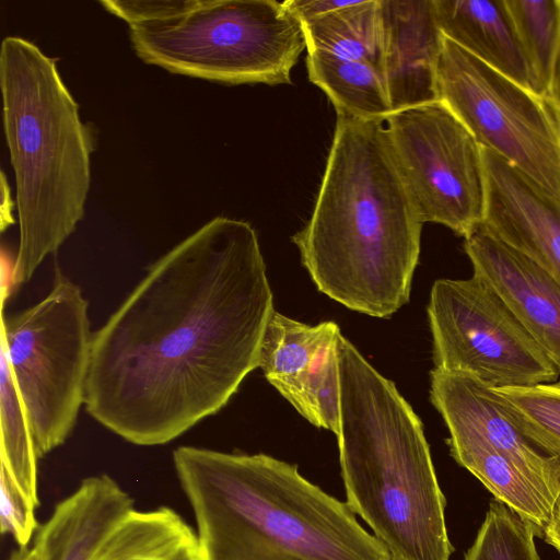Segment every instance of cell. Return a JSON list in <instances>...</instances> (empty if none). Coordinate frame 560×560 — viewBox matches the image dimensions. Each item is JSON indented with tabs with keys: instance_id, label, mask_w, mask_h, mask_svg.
Returning <instances> with one entry per match:
<instances>
[{
	"instance_id": "6da1fadb",
	"label": "cell",
	"mask_w": 560,
	"mask_h": 560,
	"mask_svg": "<svg viewBox=\"0 0 560 560\" xmlns=\"http://www.w3.org/2000/svg\"><path fill=\"white\" fill-rule=\"evenodd\" d=\"M273 311L253 226L208 221L93 332L86 412L132 444L170 443L221 410L258 368Z\"/></svg>"
},
{
	"instance_id": "7a4b0ae2",
	"label": "cell",
	"mask_w": 560,
	"mask_h": 560,
	"mask_svg": "<svg viewBox=\"0 0 560 560\" xmlns=\"http://www.w3.org/2000/svg\"><path fill=\"white\" fill-rule=\"evenodd\" d=\"M422 225L384 119L337 113L313 213L292 236L317 289L352 311L390 316L409 301Z\"/></svg>"
},
{
	"instance_id": "3957f363",
	"label": "cell",
	"mask_w": 560,
	"mask_h": 560,
	"mask_svg": "<svg viewBox=\"0 0 560 560\" xmlns=\"http://www.w3.org/2000/svg\"><path fill=\"white\" fill-rule=\"evenodd\" d=\"M202 560H392L346 502L266 454L173 453Z\"/></svg>"
},
{
	"instance_id": "277c9868",
	"label": "cell",
	"mask_w": 560,
	"mask_h": 560,
	"mask_svg": "<svg viewBox=\"0 0 560 560\" xmlns=\"http://www.w3.org/2000/svg\"><path fill=\"white\" fill-rule=\"evenodd\" d=\"M340 431L347 505L392 560H450L454 550L422 423L395 384L341 334Z\"/></svg>"
},
{
	"instance_id": "5b68a950",
	"label": "cell",
	"mask_w": 560,
	"mask_h": 560,
	"mask_svg": "<svg viewBox=\"0 0 560 560\" xmlns=\"http://www.w3.org/2000/svg\"><path fill=\"white\" fill-rule=\"evenodd\" d=\"M0 86L20 225L12 279L20 285L82 220L94 139L56 61L32 42L2 40Z\"/></svg>"
},
{
	"instance_id": "8992f818",
	"label": "cell",
	"mask_w": 560,
	"mask_h": 560,
	"mask_svg": "<svg viewBox=\"0 0 560 560\" xmlns=\"http://www.w3.org/2000/svg\"><path fill=\"white\" fill-rule=\"evenodd\" d=\"M129 37L148 65L225 84H291L306 49L302 22L273 0H201L173 20L129 26Z\"/></svg>"
},
{
	"instance_id": "52a82bcc",
	"label": "cell",
	"mask_w": 560,
	"mask_h": 560,
	"mask_svg": "<svg viewBox=\"0 0 560 560\" xmlns=\"http://www.w3.org/2000/svg\"><path fill=\"white\" fill-rule=\"evenodd\" d=\"M89 303L57 268L37 304L1 316V350L24 405L38 458L65 443L85 402L93 332Z\"/></svg>"
},
{
	"instance_id": "ba28073f",
	"label": "cell",
	"mask_w": 560,
	"mask_h": 560,
	"mask_svg": "<svg viewBox=\"0 0 560 560\" xmlns=\"http://www.w3.org/2000/svg\"><path fill=\"white\" fill-rule=\"evenodd\" d=\"M430 375L452 457L494 499L542 528L560 493V462L523 432L495 388L462 374L433 369Z\"/></svg>"
},
{
	"instance_id": "9c48e42d",
	"label": "cell",
	"mask_w": 560,
	"mask_h": 560,
	"mask_svg": "<svg viewBox=\"0 0 560 560\" xmlns=\"http://www.w3.org/2000/svg\"><path fill=\"white\" fill-rule=\"evenodd\" d=\"M436 91L477 142L560 205V110L444 36Z\"/></svg>"
},
{
	"instance_id": "30bf717a",
	"label": "cell",
	"mask_w": 560,
	"mask_h": 560,
	"mask_svg": "<svg viewBox=\"0 0 560 560\" xmlns=\"http://www.w3.org/2000/svg\"><path fill=\"white\" fill-rule=\"evenodd\" d=\"M428 316L434 370L495 389L555 383L560 376L505 300L477 273L436 280Z\"/></svg>"
},
{
	"instance_id": "8fae6325",
	"label": "cell",
	"mask_w": 560,
	"mask_h": 560,
	"mask_svg": "<svg viewBox=\"0 0 560 560\" xmlns=\"http://www.w3.org/2000/svg\"><path fill=\"white\" fill-rule=\"evenodd\" d=\"M384 121L394 160L422 222L468 236L485 217L481 145L441 101L390 113Z\"/></svg>"
},
{
	"instance_id": "7c38bea8",
	"label": "cell",
	"mask_w": 560,
	"mask_h": 560,
	"mask_svg": "<svg viewBox=\"0 0 560 560\" xmlns=\"http://www.w3.org/2000/svg\"><path fill=\"white\" fill-rule=\"evenodd\" d=\"M302 24L308 79L326 93L336 113L385 119L392 109L380 1L354 0Z\"/></svg>"
},
{
	"instance_id": "4fadbf2b",
	"label": "cell",
	"mask_w": 560,
	"mask_h": 560,
	"mask_svg": "<svg viewBox=\"0 0 560 560\" xmlns=\"http://www.w3.org/2000/svg\"><path fill=\"white\" fill-rule=\"evenodd\" d=\"M339 327L315 326L276 311L267 324L258 368L267 381L317 428L340 431Z\"/></svg>"
},
{
	"instance_id": "5bb4252c",
	"label": "cell",
	"mask_w": 560,
	"mask_h": 560,
	"mask_svg": "<svg viewBox=\"0 0 560 560\" xmlns=\"http://www.w3.org/2000/svg\"><path fill=\"white\" fill-rule=\"evenodd\" d=\"M481 153L486 183L482 225L560 284V205L491 150L481 147Z\"/></svg>"
},
{
	"instance_id": "9a60e30c",
	"label": "cell",
	"mask_w": 560,
	"mask_h": 560,
	"mask_svg": "<svg viewBox=\"0 0 560 560\" xmlns=\"http://www.w3.org/2000/svg\"><path fill=\"white\" fill-rule=\"evenodd\" d=\"M464 240L474 273L500 293L560 372V284L527 256L490 234L482 223Z\"/></svg>"
},
{
	"instance_id": "2e32d148",
	"label": "cell",
	"mask_w": 560,
	"mask_h": 560,
	"mask_svg": "<svg viewBox=\"0 0 560 560\" xmlns=\"http://www.w3.org/2000/svg\"><path fill=\"white\" fill-rule=\"evenodd\" d=\"M378 1L392 113L439 101L436 70L444 35L433 0Z\"/></svg>"
},
{
	"instance_id": "e0dca14e",
	"label": "cell",
	"mask_w": 560,
	"mask_h": 560,
	"mask_svg": "<svg viewBox=\"0 0 560 560\" xmlns=\"http://www.w3.org/2000/svg\"><path fill=\"white\" fill-rule=\"evenodd\" d=\"M135 510L133 499L106 474L83 479L38 527L42 560H92L109 533Z\"/></svg>"
},
{
	"instance_id": "ac0fdd59",
	"label": "cell",
	"mask_w": 560,
	"mask_h": 560,
	"mask_svg": "<svg viewBox=\"0 0 560 560\" xmlns=\"http://www.w3.org/2000/svg\"><path fill=\"white\" fill-rule=\"evenodd\" d=\"M433 4L445 37L493 70L539 94L503 0H433Z\"/></svg>"
},
{
	"instance_id": "d6986e66",
	"label": "cell",
	"mask_w": 560,
	"mask_h": 560,
	"mask_svg": "<svg viewBox=\"0 0 560 560\" xmlns=\"http://www.w3.org/2000/svg\"><path fill=\"white\" fill-rule=\"evenodd\" d=\"M92 560H202L196 532L173 509L131 511Z\"/></svg>"
},
{
	"instance_id": "ffe728a7",
	"label": "cell",
	"mask_w": 560,
	"mask_h": 560,
	"mask_svg": "<svg viewBox=\"0 0 560 560\" xmlns=\"http://www.w3.org/2000/svg\"><path fill=\"white\" fill-rule=\"evenodd\" d=\"M540 95L551 100L560 65V0H503Z\"/></svg>"
},
{
	"instance_id": "44dd1931",
	"label": "cell",
	"mask_w": 560,
	"mask_h": 560,
	"mask_svg": "<svg viewBox=\"0 0 560 560\" xmlns=\"http://www.w3.org/2000/svg\"><path fill=\"white\" fill-rule=\"evenodd\" d=\"M0 464L5 467L23 493L37 508V455L26 411L14 377L0 349Z\"/></svg>"
},
{
	"instance_id": "7402d4cb",
	"label": "cell",
	"mask_w": 560,
	"mask_h": 560,
	"mask_svg": "<svg viewBox=\"0 0 560 560\" xmlns=\"http://www.w3.org/2000/svg\"><path fill=\"white\" fill-rule=\"evenodd\" d=\"M536 533L520 514L492 499L472 546L464 560H540Z\"/></svg>"
},
{
	"instance_id": "603a6c76",
	"label": "cell",
	"mask_w": 560,
	"mask_h": 560,
	"mask_svg": "<svg viewBox=\"0 0 560 560\" xmlns=\"http://www.w3.org/2000/svg\"><path fill=\"white\" fill-rule=\"evenodd\" d=\"M497 390L523 432L560 462V381Z\"/></svg>"
},
{
	"instance_id": "cb8c5ba5",
	"label": "cell",
	"mask_w": 560,
	"mask_h": 560,
	"mask_svg": "<svg viewBox=\"0 0 560 560\" xmlns=\"http://www.w3.org/2000/svg\"><path fill=\"white\" fill-rule=\"evenodd\" d=\"M36 506L23 493L10 472L0 464V528L20 547L28 546L38 529Z\"/></svg>"
},
{
	"instance_id": "d4e9b609",
	"label": "cell",
	"mask_w": 560,
	"mask_h": 560,
	"mask_svg": "<svg viewBox=\"0 0 560 560\" xmlns=\"http://www.w3.org/2000/svg\"><path fill=\"white\" fill-rule=\"evenodd\" d=\"M201 0H102L105 10L126 21L129 26L173 20L188 13Z\"/></svg>"
},
{
	"instance_id": "484cf974",
	"label": "cell",
	"mask_w": 560,
	"mask_h": 560,
	"mask_svg": "<svg viewBox=\"0 0 560 560\" xmlns=\"http://www.w3.org/2000/svg\"><path fill=\"white\" fill-rule=\"evenodd\" d=\"M354 0H287L285 7L301 22L350 5Z\"/></svg>"
},
{
	"instance_id": "4316f807",
	"label": "cell",
	"mask_w": 560,
	"mask_h": 560,
	"mask_svg": "<svg viewBox=\"0 0 560 560\" xmlns=\"http://www.w3.org/2000/svg\"><path fill=\"white\" fill-rule=\"evenodd\" d=\"M542 537L560 553V493L553 504L550 520L544 530Z\"/></svg>"
},
{
	"instance_id": "83f0119b",
	"label": "cell",
	"mask_w": 560,
	"mask_h": 560,
	"mask_svg": "<svg viewBox=\"0 0 560 560\" xmlns=\"http://www.w3.org/2000/svg\"><path fill=\"white\" fill-rule=\"evenodd\" d=\"M1 202H0V225L3 232L9 225L14 223L12 208L13 202L11 199L10 187L7 182V176L1 173Z\"/></svg>"
},
{
	"instance_id": "f1b7e54d",
	"label": "cell",
	"mask_w": 560,
	"mask_h": 560,
	"mask_svg": "<svg viewBox=\"0 0 560 560\" xmlns=\"http://www.w3.org/2000/svg\"><path fill=\"white\" fill-rule=\"evenodd\" d=\"M8 560H42L39 552L32 545L26 547H20L14 550Z\"/></svg>"
},
{
	"instance_id": "f546056e",
	"label": "cell",
	"mask_w": 560,
	"mask_h": 560,
	"mask_svg": "<svg viewBox=\"0 0 560 560\" xmlns=\"http://www.w3.org/2000/svg\"><path fill=\"white\" fill-rule=\"evenodd\" d=\"M551 100L555 102V104L557 105V107L560 110V65H559V69L557 72Z\"/></svg>"
}]
</instances>
